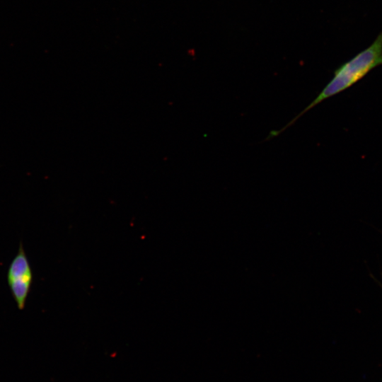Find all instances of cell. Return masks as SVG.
<instances>
[{"mask_svg":"<svg viewBox=\"0 0 382 382\" xmlns=\"http://www.w3.org/2000/svg\"><path fill=\"white\" fill-rule=\"evenodd\" d=\"M380 65H382V30L368 47L335 71L332 79L305 111L353 86Z\"/></svg>","mask_w":382,"mask_h":382,"instance_id":"obj_1","label":"cell"},{"mask_svg":"<svg viewBox=\"0 0 382 382\" xmlns=\"http://www.w3.org/2000/svg\"><path fill=\"white\" fill-rule=\"evenodd\" d=\"M6 279L18 308L23 310L33 284V273L22 243L8 266Z\"/></svg>","mask_w":382,"mask_h":382,"instance_id":"obj_2","label":"cell"}]
</instances>
